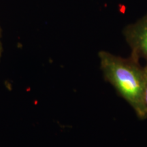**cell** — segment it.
<instances>
[{
    "label": "cell",
    "instance_id": "obj_1",
    "mask_svg": "<svg viewBox=\"0 0 147 147\" xmlns=\"http://www.w3.org/2000/svg\"><path fill=\"white\" fill-rule=\"evenodd\" d=\"M99 57L104 78L133 108L140 119H146L144 91L147 85V66L142 67L139 59L131 55L124 59L101 51Z\"/></svg>",
    "mask_w": 147,
    "mask_h": 147
},
{
    "label": "cell",
    "instance_id": "obj_2",
    "mask_svg": "<svg viewBox=\"0 0 147 147\" xmlns=\"http://www.w3.org/2000/svg\"><path fill=\"white\" fill-rule=\"evenodd\" d=\"M124 35L132 49L131 56L138 59L142 57L147 63V14L136 23L128 25Z\"/></svg>",
    "mask_w": 147,
    "mask_h": 147
},
{
    "label": "cell",
    "instance_id": "obj_3",
    "mask_svg": "<svg viewBox=\"0 0 147 147\" xmlns=\"http://www.w3.org/2000/svg\"><path fill=\"white\" fill-rule=\"evenodd\" d=\"M144 102L145 104H146V106H147V85L144 91Z\"/></svg>",
    "mask_w": 147,
    "mask_h": 147
},
{
    "label": "cell",
    "instance_id": "obj_4",
    "mask_svg": "<svg viewBox=\"0 0 147 147\" xmlns=\"http://www.w3.org/2000/svg\"><path fill=\"white\" fill-rule=\"evenodd\" d=\"M1 45H0V55H1Z\"/></svg>",
    "mask_w": 147,
    "mask_h": 147
}]
</instances>
